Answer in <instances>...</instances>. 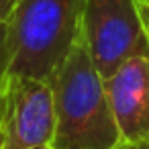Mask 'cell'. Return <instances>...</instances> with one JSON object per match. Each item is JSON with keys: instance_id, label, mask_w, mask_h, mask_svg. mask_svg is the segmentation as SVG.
<instances>
[{"instance_id": "ba28073f", "label": "cell", "mask_w": 149, "mask_h": 149, "mask_svg": "<svg viewBox=\"0 0 149 149\" xmlns=\"http://www.w3.org/2000/svg\"><path fill=\"white\" fill-rule=\"evenodd\" d=\"M17 2H19V0H0V25H2V23L13 15Z\"/></svg>"}, {"instance_id": "30bf717a", "label": "cell", "mask_w": 149, "mask_h": 149, "mask_svg": "<svg viewBox=\"0 0 149 149\" xmlns=\"http://www.w3.org/2000/svg\"><path fill=\"white\" fill-rule=\"evenodd\" d=\"M21 149H55L53 143H47V145H31V147H21Z\"/></svg>"}, {"instance_id": "3957f363", "label": "cell", "mask_w": 149, "mask_h": 149, "mask_svg": "<svg viewBox=\"0 0 149 149\" xmlns=\"http://www.w3.org/2000/svg\"><path fill=\"white\" fill-rule=\"evenodd\" d=\"M82 37L102 78L131 57L149 55L137 0H84Z\"/></svg>"}, {"instance_id": "5b68a950", "label": "cell", "mask_w": 149, "mask_h": 149, "mask_svg": "<svg viewBox=\"0 0 149 149\" xmlns=\"http://www.w3.org/2000/svg\"><path fill=\"white\" fill-rule=\"evenodd\" d=\"M120 141L149 145V55L131 57L104 78Z\"/></svg>"}, {"instance_id": "6da1fadb", "label": "cell", "mask_w": 149, "mask_h": 149, "mask_svg": "<svg viewBox=\"0 0 149 149\" xmlns=\"http://www.w3.org/2000/svg\"><path fill=\"white\" fill-rule=\"evenodd\" d=\"M55 94V149H110L120 141L116 120L88 45L82 37L51 80Z\"/></svg>"}, {"instance_id": "7a4b0ae2", "label": "cell", "mask_w": 149, "mask_h": 149, "mask_svg": "<svg viewBox=\"0 0 149 149\" xmlns=\"http://www.w3.org/2000/svg\"><path fill=\"white\" fill-rule=\"evenodd\" d=\"M84 0H19L10 25V74L51 82L82 27Z\"/></svg>"}, {"instance_id": "8992f818", "label": "cell", "mask_w": 149, "mask_h": 149, "mask_svg": "<svg viewBox=\"0 0 149 149\" xmlns=\"http://www.w3.org/2000/svg\"><path fill=\"white\" fill-rule=\"evenodd\" d=\"M10 59H13V43H10V25L6 19L0 25V106H2L4 86L10 74Z\"/></svg>"}, {"instance_id": "9c48e42d", "label": "cell", "mask_w": 149, "mask_h": 149, "mask_svg": "<svg viewBox=\"0 0 149 149\" xmlns=\"http://www.w3.org/2000/svg\"><path fill=\"white\" fill-rule=\"evenodd\" d=\"M110 149H147V145H137V143H127V141H118L114 147Z\"/></svg>"}, {"instance_id": "52a82bcc", "label": "cell", "mask_w": 149, "mask_h": 149, "mask_svg": "<svg viewBox=\"0 0 149 149\" xmlns=\"http://www.w3.org/2000/svg\"><path fill=\"white\" fill-rule=\"evenodd\" d=\"M137 8H139V15H141V21H143L145 35L149 39V0H137Z\"/></svg>"}, {"instance_id": "8fae6325", "label": "cell", "mask_w": 149, "mask_h": 149, "mask_svg": "<svg viewBox=\"0 0 149 149\" xmlns=\"http://www.w3.org/2000/svg\"><path fill=\"white\" fill-rule=\"evenodd\" d=\"M0 149H2V135H0Z\"/></svg>"}, {"instance_id": "7c38bea8", "label": "cell", "mask_w": 149, "mask_h": 149, "mask_svg": "<svg viewBox=\"0 0 149 149\" xmlns=\"http://www.w3.org/2000/svg\"><path fill=\"white\" fill-rule=\"evenodd\" d=\"M147 149H149V145H147Z\"/></svg>"}, {"instance_id": "277c9868", "label": "cell", "mask_w": 149, "mask_h": 149, "mask_svg": "<svg viewBox=\"0 0 149 149\" xmlns=\"http://www.w3.org/2000/svg\"><path fill=\"white\" fill-rule=\"evenodd\" d=\"M55 127L57 114L51 82L8 74L0 106L2 149L53 143Z\"/></svg>"}]
</instances>
